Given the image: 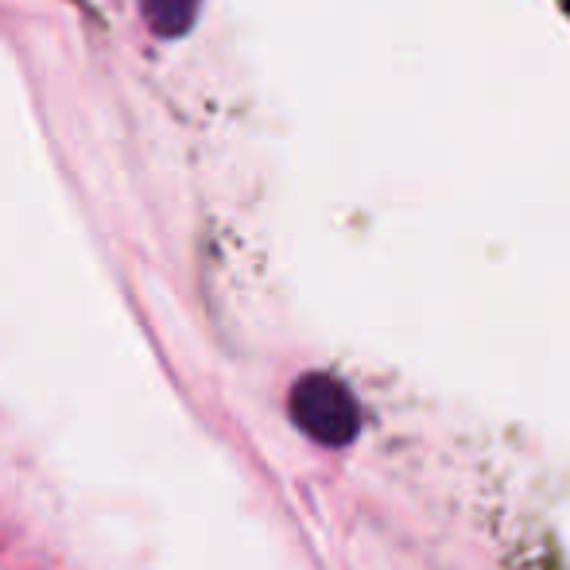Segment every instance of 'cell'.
<instances>
[{"instance_id": "2", "label": "cell", "mask_w": 570, "mask_h": 570, "mask_svg": "<svg viewBox=\"0 0 570 570\" xmlns=\"http://www.w3.org/2000/svg\"><path fill=\"white\" fill-rule=\"evenodd\" d=\"M198 4H203V0H140L144 20L151 23L156 36H167V39L183 36V31L195 23Z\"/></svg>"}, {"instance_id": "1", "label": "cell", "mask_w": 570, "mask_h": 570, "mask_svg": "<svg viewBox=\"0 0 570 570\" xmlns=\"http://www.w3.org/2000/svg\"><path fill=\"white\" fill-rule=\"evenodd\" d=\"M292 415L311 439L326 446H345L357 435V404L334 376H303L292 389Z\"/></svg>"}]
</instances>
